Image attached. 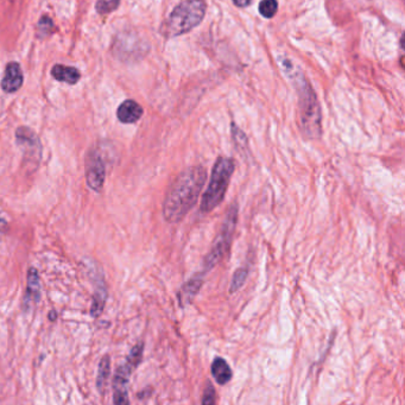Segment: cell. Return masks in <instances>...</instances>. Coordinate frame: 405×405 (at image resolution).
Segmentation results:
<instances>
[{"instance_id":"cell-4","label":"cell","mask_w":405,"mask_h":405,"mask_svg":"<svg viewBox=\"0 0 405 405\" xmlns=\"http://www.w3.org/2000/svg\"><path fill=\"white\" fill-rule=\"evenodd\" d=\"M235 170V162L232 158L219 157L213 167L212 176L207 190L201 200V212L209 213L224 201L230 185L231 177Z\"/></svg>"},{"instance_id":"cell-17","label":"cell","mask_w":405,"mask_h":405,"mask_svg":"<svg viewBox=\"0 0 405 405\" xmlns=\"http://www.w3.org/2000/svg\"><path fill=\"white\" fill-rule=\"evenodd\" d=\"M56 31H57V29L55 27L53 19L50 18L49 16H42L37 23V37L43 40V38L51 36Z\"/></svg>"},{"instance_id":"cell-10","label":"cell","mask_w":405,"mask_h":405,"mask_svg":"<svg viewBox=\"0 0 405 405\" xmlns=\"http://www.w3.org/2000/svg\"><path fill=\"white\" fill-rule=\"evenodd\" d=\"M93 284H94V296L90 306V315L93 317H99L104 311L106 300H107V287L105 284L104 276L95 272Z\"/></svg>"},{"instance_id":"cell-1","label":"cell","mask_w":405,"mask_h":405,"mask_svg":"<svg viewBox=\"0 0 405 405\" xmlns=\"http://www.w3.org/2000/svg\"><path fill=\"white\" fill-rule=\"evenodd\" d=\"M207 171L203 167H192L176 177L163 202V216L169 224L180 222L196 205Z\"/></svg>"},{"instance_id":"cell-6","label":"cell","mask_w":405,"mask_h":405,"mask_svg":"<svg viewBox=\"0 0 405 405\" xmlns=\"http://www.w3.org/2000/svg\"><path fill=\"white\" fill-rule=\"evenodd\" d=\"M86 183L93 192L99 193L104 188L106 179V167L98 150L92 149L86 155Z\"/></svg>"},{"instance_id":"cell-22","label":"cell","mask_w":405,"mask_h":405,"mask_svg":"<svg viewBox=\"0 0 405 405\" xmlns=\"http://www.w3.org/2000/svg\"><path fill=\"white\" fill-rule=\"evenodd\" d=\"M252 0H233L235 5H237L238 8H246L248 5L251 4Z\"/></svg>"},{"instance_id":"cell-21","label":"cell","mask_w":405,"mask_h":405,"mask_svg":"<svg viewBox=\"0 0 405 405\" xmlns=\"http://www.w3.org/2000/svg\"><path fill=\"white\" fill-rule=\"evenodd\" d=\"M203 405L208 404H215L216 403V392L215 389L213 387L212 384L208 383V387H206V390L203 392L202 401H201Z\"/></svg>"},{"instance_id":"cell-5","label":"cell","mask_w":405,"mask_h":405,"mask_svg":"<svg viewBox=\"0 0 405 405\" xmlns=\"http://www.w3.org/2000/svg\"><path fill=\"white\" fill-rule=\"evenodd\" d=\"M237 221H238V205L235 202L231 205L220 233L216 237L211 251L203 261V274H207L208 271L212 270L213 267L224 258L226 253L228 252L233 235H235Z\"/></svg>"},{"instance_id":"cell-18","label":"cell","mask_w":405,"mask_h":405,"mask_svg":"<svg viewBox=\"0 0 405 405\" xmlns=\"http://www.w3.org/2000/svg\"><path fill=\"white\" fill-rule=\"evenodd\" d=\"M122 0H98L95 4V10L101 16L114 12L119 8Z\"/></svg>"},{"instance_id":"cell-13","label":"cell","mask_w":405,"mask_h":405,"mask_svg":"<svg viewBox=\"0 0 405 405\" xmlns=\"http://www.w3.org/2000/svg\"><path fill=\"white\" fill-rule=\"evenodd\" d=\"M51 77H54L56 81L64 82L68 85H77L81 79V72L75 67H69L64 64H55L51 68Z\"/></svg>"},{"instance_id":"cell-12","label":"cell","mask_w":405,"mask_h":405,"mask_svg":"<svg viewBox=\"0 0 405 405\" xmlns=\"http://www.w3.org/2000/svg\"><path fill=\"white\" fill-rule=\"evenodd\" d=\"M143 107L135 100H125L117 109V117L122 124H135L143 116Z\"/></svg>"},{"instance_id":"cell-11","label":"cell","mask_w":405,"mask_h":405,"mask_svg":"<svg viewBox=\"0 0 405 405\" xmlns=\"http://www.w3.org/2000/svg\"><path fill=\"white\" fill-rule=\"evenodd\" d=\"M205 282V274L202 271L198 272L196 275H194L192 278L187 282V283L181 288L180 293H179V302L182 308L188 306L190 303L193 302L194 298H196L200 289L203 285Z\"/></svg>"},{"instance_id":"cell-14","label":"cell","mask_w":405,"mask_h":405,"mask_svg":"<svg viewBox=\"0 0 405 405\" xmlns=\"http://www.w3.org/2000/svg\"><path fill=\"white\" fill-rule=\"evenodd\" d=\"M212 376L219 385H225L232 379V369L222 358H215L212 363Z\"/></svg>"},{"instance_id":"cell-8","label":"cell","mask_w":405,"mask_h":405,"mask_svg":"<svg viewBox=\"0 0 405 405\" xmlns=\"http://www.w3.org/2000/svg\"><path fill=\"white\" fill-rule=\"evenodd\" d=\"M137 369L133 365L127 361L125 364L120 365L116 371L113 378V403L114 404H129V396H127V387L130 382L131 374L133 369Z\"/></svg>"},{"instance_id":"cell-7","label":"cell","mask_w":405,"mask_h":405,"mask_svg":"<svg viewBox=\"0 0 405 405\" xmlns=\"http://www.w3.org/2000/svg\"><path fill=\"white\" fill-rule=\"evenodd\" d=\"M16 142L22 149L24 158L36 167L41 162L42 144L36 132L27 127H21L16 131Z\"/></svg>"},{"instance_id":"cell-20","label":"cell","mask_w":405,"mask_h":405,"mask_svg":"<svg viewBox=\"0 0 405 405\" xmlns=\"http://www.w3.org/2000/svg\"><path fill=\"white\" fill-rule=\"evenodd\" d=\"M278 10L277 0H261L259 4V12L265 18H272Z\"/></svg>"},{"instance_id":"cell-16","label":"cell","mask_w":405,"mask_h":405,"mask_svg":"<svg viewBox=\"0 0 405 405\" xmlns=\"http://www.w3.org/2000/svg\"><path fill=\"white\" fill-rule=\"evenodd\" d=\"M109 374H111V359H109V356H104L100 361L99 367H98V377H96V387L101 395L106 391Z\"/></svg>"},{"instance_id":"cell-2","label":"cell","mask_w":405,"mask_h":405,"mask_svg":"<svg viewBox=\"0 0 405 405\" xmlns=\"http://www.w3.org/2000/svg\"><path fill=\"white\" fill-rule=\"evenodd\" d=\"M206 10L205 0H185L171 12L161 27V32L167 38L185 35L202 22Z\"/></svg>"},{"instance_id":"cell-15","label":"cell","mask_w":405,"mask_h":405,"mask_svg":"<svg viewBox=\"0 0 405 405\" xmlns=\"http://www.w3.org/2000/svg\"><path fill=\"white\" fill-rule=\"evenodd\" d=\"M27 301L31 300V301H40L41 298V282H40V276L35 267L29 269L27 272Z\"/></svg>"},{"instance_id":"cell-3","label":"cell","mask_w":405,"mask_h":405,"mask_svg":"<svg viewBox=\"0 0 405 405\" xmlns=\"http://www.w3.org/2000/svg\"><path fill=\"white\" fill-rule=\"evenodd\" d=\"M296 77V88L300 98V120L302 133L309 140H317L322 133L321 127L320 105L317 103L315 93L304 77L298 73L293 74Z\"/></svg>"},{"instance_id":"cell-19","label":"cell","mask_w":405,"mask_h":405,"mask_svg":"<svg viewBox=\"0 0 405 405\" xmlns=\"http://www.w3.org/2000/svg\"><path fill=\"white\" fill-rule=\"evenodd\" d=\"M248 269H244L240 267L238 270L235 271L232 282H231L230 293H235L238 291L239 289L243 287V284L245 283V280L248 278Z\"/></svg>"},{"instance_id":"cell-9","label":"cell","mask_w":405,"mask_h":405,"mask_svg":"<svg viewBox=\"0 0 405 405\" xmlns=\"http://www.w3.org/2000/svg\"><path fill=\"white\" fill-rule=\"evenodd\" d=\"M24 81L23 77V70L21 64L18 62L11 61L6 64L5 67L4 75L0 81V87L4 90L5 93H16L17 90H21Z\"/></svg>"}]
</instances>
